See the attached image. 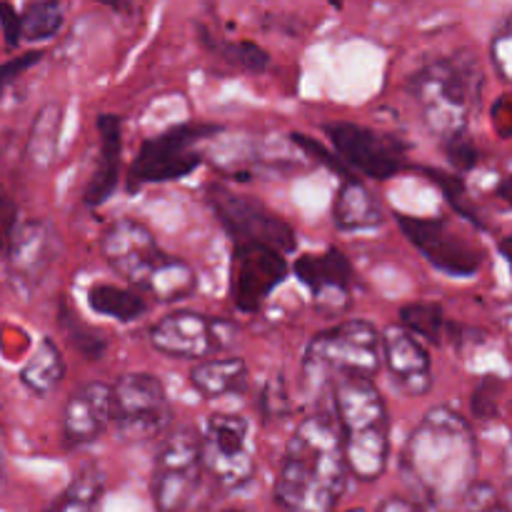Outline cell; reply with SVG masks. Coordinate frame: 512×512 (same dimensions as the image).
Masks as SVG:
<instances>
[{
    "mask_svg": "<svg viewBox=\"0 0 512 512\" xmlns=\"http://www.w3.org/2000/svg\"><path fill=\"white\" fill-rule=\"evenodd\" d=\"M100 253L120 278L160 303H178L198 288L193 268L163 253L153 233L138 220L123 218L110 225L100 240Z\"/></svg>",
    "mask_w": 512,
    "mask_h": 512,
    "instance_id": "3",
    "label": "cell"
},
{
    "mask_svg": "<svg viewBox=\"0 0 512 512\" xmlns=\"http://www.w3.org/2000/svg\"><path fill=\"white\" fill-rule=\"evenodd\" d=\"M105 480L95 465L80 470L58 500L45 512H100L103 503Z\"/></svg>",
    "mask_w": 512,
    "mask_h": 512,
    "instance_id": "24",
    "label": "cell"
},
{
    "mask_svg": "<svg viewBox=\"0 0 512 512\" xmlns=\"http://www.w3.org/2000/svg\"><path fill=\"white\" fill-rule=\"evenodd\" d=\"M338 428L350 473L373 483L388 468L390 423L383 395L370 378L343 375L333 385Z\"/></svg>",
    "mask_w": 512,
    "mask_h": 512,
    "instance_id": "4",
    "label": "cell"
},
{
    "mask_svg": "<svg viewBox=\"0 0 512 512\" xmlns=\"http://www.w3.org/2000/svg\"><path fill=\"white\" fill-rule=\"evenodd\" d=\"M113 423V388L105 383H85L63 408V435L68 445H88Z\"/></svg>",
    "mask_w": 512,
    "mask_h": 512,
    "instance_id": "18",
    "label": "cell"
},
{
    "mask_svg": "<svg viewBox=\"0 0 512 512\" xmlns=\"http://www.w3.org/2000/svg\"><path fill=\"white\" fill-rule=\"evenodd\" d=\"M223 512H238V510H223Z\"/></svg>",
    "mask_w": 512,
    "mask_h": 512,
    "instance_id": "47",
    "label": "cell"
},
{
    "mask_svg": "<svg viewBox=\"0 0 512 512\" xmlns=\"http://www.w3.org/2000/svg\"><path fill=\"white\" fill-rule=\"evenodd\" d=\"M403 468L435 508L460 503L478 473V443L468 420L443 405L430 410L405 445Z\"/></svg>",
    "mask_w": 512,
    "mask_h": 512,
    "instance_id": "1",
    "label": "cell"
},
{
    "mask_svg": "<svg viewBox=\"0 0 512 512\" xmlns=\"http://www.w3.org/2000/svg\"><path fill=\"white\" fill-rule=\"evenodd\" d=\"M203 468V438L193 428L173 430L155 455V512H183L188 508L198 490Z\"/></svg>",
    "mask_w": 512,
    "mask_h": 512,
    "instance_id": "7",
    "label": "cell"
},
{
    "mask_svg": "<svg viewBox=\"0 0 512 512\" xmlns=\"http://www.w3.org/2000/svg\"><path fill=\"white\" fill-rule=\"evenodd\" d=\"M295 275L313 290L315 298H325L328 293L345 295L348 285L353 283V265L345 253L330 248L325 255H303L295 263Z\"/></svg>",
    "mask_w": 512,
    "mask_h": 512,
    "instance_id": "20",
    "label": "cell"
},
{
    "mask_svg": "<svg viewBox=\"0 0 512 512\" xmlns=\"http://www.w3.org/2000/svg\"><path fill=\"white\" fill-rule=\"evenodd\" d=\"M240 328L230 320L208 318L193 310H178L150 328V345L168 358L203 360L238 343Z\"/></svg>",
    "mask_w": 512,
    "mask_h": 512,
    "instance_id": "9",
    "label": "cell"
},
{
    "mask_svg": "<svg viewBox=\"0 0 512 512\" xmlns=\"http://www.w3.org/2000/svg\"><path fill=\"white\" fill-rule=\"evenodd\" d=\"M333 218L340 230H363L373 228L383 220L378 200L358 178H343L338 195H335Z\"/></svg>",
    "mask_w": 512,
    "mask_h": 512,
    "instance_id": "21",
    "label": "cell"
},
{
    "mask_svg": "<svg viewBox=\"0 0 512 512\" xmlns=\"http://www.w3.org/2000/svg\"><path fill=\"white\" fill-rule=\"evenodd\" d=\"M495 193H498L500 200H505V203L512 205V175H508L505 180H500V185H498V190H495Z\"/></svg>",
    "mask_w": 512,
    "mask_h": 512,
    "instance_id": "41",
    "label": "cell"
},
{
    "mask_svg": "<svg viewBox=\"0 0 512 512\" xmlns=\"http://www.w3.org/2000/svg\"><path fill=\"white\" fill-rule=\"evenodd\" d=\"M505 505H508V510L512 512V485L508 488V495H505Z\"/></svg>",
    "mask_w": 512,
    "mask_h": 512,
    "instance_id": "44",
    "label": "cell"
},
{
    "mask_svg": "<svg viewBox=\"0 0 512 512\" xmlns=\"http://www.w3.org/2000/svg\"><path fill=\"white\" fill-rule=\"evenodd\" d=\"M500 253H503V258L508 260L510 268H512V235H508V238L500 240Z\"/></svg>",
    "mask_w": 512,
    "mask_h": 512,
    "instance_id": "42",
    "label": "cell"
},
{
    "mask_svg": "<svg viewBox=\"0 0 512 512\" xmlns=\"http://www.w3.org/2000/svg\"><path fill=\"white\" fill-rule=\"evenodd\" d=\"M383 358L395 385L410 398H423L433 390L430 355L408 328H388L383 333Z\"/></svg>",
    "mask_w": 512,
    "mask_h": 512,
    "instance_id": "17",
    "label": "cell"
},
{
    "mask_svg": "<svg viewBox=\"0 0 512 512\" xmlns=\"http://www.w3.org/2000/svg\"><path fill=\"white\" fill-rule=\"evenodd\" d=\"M218 130L215 125L188 123L175 125L145 140L128 170L130 190H135V185L140 188L150 183H170V180H180L193 173L203 163V155L195 150V143L210 138Z\"/></svg>",
    "mask_w": 512,
    "mask_h": 512,
    "instance_id": "8",
    "label": "cell"
},
{
    "mask_svg": "<svg viewBox=\"0 0 512 512\" xmlns=\"http://www.w3.org/2000/svg\"><path fill=\"white\" fill-rule=\"evenodd\" d=\"M465 512H510L490 483H473L463 498Z\"/></svg>",
    "mask_w": 512,
    "mask_h": 512,
    "instance_id": "32",
    "label": "cell"
},
{
    "mask_svg": "<svg viewBox=\"0 0 512 512\" xmlns=\"http://www.w3.org/2000/svg\"><path fill=\"white\" fill-rule=\"evenodd\" d=\"M60 325H63L65 333H68L70 343H73L75 348L85 355V358H100V355H103L105 340L100 338L98 333H93L88 325L80 323V320L75 318L68 308H65V303L60 305Z\"/></svg>",
    "mask_w": 512,
    "mask_h": 512,
    "instance_id": "29",
    "label": "cell"
},
{
    "mask_svg": "<svg viewBox=\"0 0 512 512\" xmlns=\"http://www.w3.org/2000/svg\"><path fill=\"white\" fill-rule=\"evenodd\" d=\"M400 323L418 338L438 345L443 340V310L433 303H413L400 310Z\"/></svg>",
    "mask_w": 512,
    "mask_h": 512,
    "instance_id": "28",
    "label": "cell"
},
{
    "mask_svg": "<svg viewBox=\"0 0 512 512\" xmlns=\"http://www.w3.org/2000/svg\"><path fill=\"white\" fill-rule=\"evenodd\" d=\"M325 133L330 135V143L338 150L340 160L353 165L368 178L388 180L403 168V145L395 138L375 133L365 125L345 123V120L328 123Z\"/></svg>",
    "mask_w": 512,
    "mask_h": 512,
    "instance_id": "15",
    "label": "cell"
},
{
    "mask_svg": "<svg viewBox=\"0 0 512 512\" xmlns=\"http://www.w3.org/2000/svg\"><path fill=\"white\" fill-rule=\"evenodd\" d=\"M98 3L108 5V8H113V10H125L130 5V0H98Z\"/></svg>",
    "mask_w": 512,
    "mask_h": 512,
    "instance_id": "43",
    "label": "cell"
},
{
    "mask_svg": "<svg viewBox=\"0 0 512 512\" xmlns=\"http://www.w3.org/2000/svg\"><path fill=\"white\" fill-rule=\"evenodd\" d=\"M503 390V383L495 378H485L483 383L478 385L473 395V413L478 415L480 420H493L498 418V395Z\"/></svg>",
    "mask_w": 512,
    "mask_h": 512,
    "instance_id": "33",
    "label": "cell"
},
{
    "mask_svg": "<svg viewBox=\"0 0 512 512\" xmlns=\"http://www.w3.org/2000/svg\"><path fill=\"white\" fill-rule=\"evenodd\" d=\"M190 383L203 398L215 400L230 393H240L248 383V368L243 358H218L195 365Z\"/></svg>",
    "mask_w": 512,
    "mask_h": 512,
    "instance_id": "22",
    "label": "cell"
},
{
    "mask_svg": "<svg viewBox=\"0 0 512 512\" xmlns=\"http://www.w3.org/2000/svg\"><path fill=\"white\" fill-rule=\"evenodd\" d=\"M348 473L340 428L328 415H310L290 435L275 500L285 512H335Z\"/></svg>",
    "mask_w": 512,
    "mask_h": 512,
    "instance_id": "2",
    "label": "cell"
},
{
    "mask_svg": "<svg viewBox=\"0 0 512 512\" xmlns=\"http://www.w3.org/2000/svg\"><path fill=\"white\" fill-rule=\"evenodd\" d=\"M43 60V50H28V53L18 55V58L8 60V63L0 65V93H3L8 85H13L20 75L25 73L28 68L38 65Z\"/></svg>",
    "mask_w": 512,
    "mask_h": 512,
    "instance_id": "36",
    "label": "cell"
},
{
    "mask_svg": "<svg viewBox=\"0 0 512 512\" xmlns=\"http://www.w3.org/2000/svg\"><path fill=\"white\" fill-rule=\"evenodd\" d=\"M208 203L215 210L220 223H223V228L238 243L273 245L283 253H293L295 245H298L295 230L290 228L288 220L265 208L260 200L238 195L235 190L225 188V185H210Z\"/></svg>",
    "mask_w": 512,
    "mask_h": 512,
    "instance_id": "11",
    "label": "cell"
},
{
    "mask_svg": "<svg viewBox=\"0 0 512 512\" xmlns=\"http://www.w3.org/2000/svg\"><path fill=\"white\" fill-rule=\"evenodd\" d=\"M65 378V360L63 353L58 350V345L50 338H43V343L38 345V350L33 353V358L23 365L20 370V383L25 390H30L38 398H48L55 390L60 388Z\"/></svg>",
    "mask_w": 512,
    "mask_h": 512,
    "instance_id": "23",
    "label": "cell"
},
{
    "mask_svg": "<svg viewBox=\"0 0 512 512\" xmlns=\"http://www.w3.org/2000/svg\"><path fill=\"white\" fill-rule=\"evenodd\" d=\"M3 470H5L3 468V455H0V478H3Z\"/></svg>",
    "mask_w": 512,
    "mask_h": 512,
    "instance_id": "45",
    "label": "cell"
},
{
    "mask_svg": "<svg viewBox=\"0 0 512 512\" xmlns=\"http://www.w3.org/2000/svg\"><path fill=\"white\" fill-rule=\"evenodd\" d=\"M100 133V168L85 188V205L98 208L113 195L120 173V153H123V135H120V118L113 113H103L95 120Z\"/></svg>",
    "mask_w": 512,
    "mask_h": 512,
    "instance_id": "19",
    "label": "cell"
},
{
    "mask_svg": "<svg viewBox=\"0 0 512 512\" xmlns=\"http://www.w3.org/2000/svg\"><path fill=\"white\" fill-rule=\"evenodd\" d=\"M345 512H365L363 508H353V510H345Z\"/></svg>",
    "mask_w": 512,
    "mask_h": 512,
    "instance_id": "46",
    "label": "cell"
},
{
    "mask_svg": "<svg viewBox=\"0 0 512 512\" xmlns=\"http://www.w3.org/2000/svg\"><path fill=\"white\" fill-rule=\"evenodd\" d=\"M0 30L8 48H18L23 40V13H18L8 0H0Z\"/></svg>",
    "mask_w": 512,
    "mask_h": 512,
    "instance_id": "37",
    "label": "cell"
},
{
    "mask_svg": "<svg viewBox=\"0 0 512 512\" xmlns=\"http://www.w3.org/2000/svg\"><path fill=\"white\" fill-rule=\"evenodd\" d=\"M203 465L225 490H240L253 480L255 458L250 425L243 415H210L203 435Z\"/></svg>",
    "mask_w": 512,
    "mask_h": 512,
    "instance_id": "12",
    "label": "cell"
},
{
    "mask_svg": "<svg viewBox=\"0 0 512 512\" xmlns=\"http://www.w3.org/2000/svg\"><path fill=\"white\" fill-rule=\"evenodd\" d=\"M383 365V333L368 320H345L315 335L305 353L310 380L358 375L373 380Z\"/></svg>",
    "mask_w": 512,
    "mask_h": 512,
    "instance_id": "6",
    "label": "cell"
},
{
    "mask_svg": "<svg viewBox=\"0 0 512 512\" xmlns=\"http://www.w3.org/2000/svg\"><path fill=\"white\" fill-rule=\"evenodd\" d=\"M378 512H425L420 505H415L413 500H405L393 495V498H385L383 503L378 505Z\"/></svg>",
    "mask_w": 512,
    "mask_h": 512,
    "instance_id": "40",
    "label": "cell"
},
{
    "mask_svg": "<svg viewBox=\"0 0 512 512\" xmlns=\"http://www.w3.org/2000/svg\"><path fill=\"white\" fill-rule=\"evenodd\" d=\"M405 238L425 255L430 265L455 278H470L483 265L480 248L460 238L443 220L413 218V215H395Z\"/></svg>",
    "mask_w": 512,
    "mask_h": 512,
    "instance_id": "14",
    "label": "cell"
},
{
    "mask_svg": "<svg viewBox=\"0 0 512 512\" xmlns=\"http://www.w3.org/2000/svg\"><path fill=\"white\" fill-rule=\"evenodd\" d=\"M58 250V233L48 220H28V223L18 225L8 255H5L10 278L23 288H33L55 263Z\"/></svg>",
    "mask_w": 512,
    "mask_h": 512,
    "instance_id": "16",
    "label": "cell"
},
{
    "mask_svg": "<svg viewBox=\"0 0 512 512\" xmlns=\"http://www.w3.org/2000/svg\"><path fill=\"white\" fill-rule=\"evenodd\" d=\"M173 420L165 388L155 375L128 373L113 385V425L128 443L158 438Z\"/></svg>",
    "mask_w": 512,
    "mask_h": 512,
    "instance_id": "10",
    "label": "cell"
},
{
    "mask_svg": "<svg viewBox=\"0 0 512 512\" xmlns=\"http://www.w3.org/2000/svg\"><path fill=\"white\" fill-rule=\"evenodd\" d=\"M88 305L98 315L113 318L118 323H133V320H138L148 310L143 295L130 293V290L108 283H98L88 290Z\"/></svg>",
    "mask_w": 512,
    "mask_h": 512,
    "instance_id": "25",
    "label": "cell"
},
{
    "mask_svg": "<svg viewBox=\"0 0 512 512\" xmlns=\"http://www.w3.org/2000/svg\"><path fill=\"white\" fill-rule=\"evenodd\" d=\"M288 275L283 250L263 243H238L230 260V298L243 313H255Z\"/></svg>",
    "mask_w": 512,
    "mask_h": 512,
    "instance_id": "13",
    "label": "cell"
},
{
    "mask_svg": "<svg viewBox=\"0 0 512 512\" xmlns=\"http://www.w3.org/2000/svg\"><path fill=\"white\" fill-rule=\"evenodd\" d=\"M480 90L483 73L470 53L433 60L410 80L425 128L443 143L465 133L470 113L480 103Z\"/></svg>",
    "mask_w": 512,
    "mask_h": 512,
    "instance_id": "5",
    "label": "cell"
},
{
    "mask_svg": "<svg viewBox=\"0 0 512 512\" xmlns=\"http://www.w3.org/2000/svg\"><path fill=\"white\" fill-rule=\"evenodd\" d=\"M490 58H493L495 70L505 83L512 85V13L508 15L500 30L495 33L493 43H490Z\"/></svg>",
    "mask_w": 512,
    "mask_h": 512,
    "instance_id": "31",
    "label": "cell"
},
{
    "mask_svg": "<svg viewBox=\"0 0 512 512\" xmlns=\"http://www.w3.org/2000/svg\"><path fill=\"white\" fill-rule=\"evenodd\" d=\"M65 23V8L60 0H33L23 10V40L43 43L55 38Z\"/></svg>",
    "mask_w": 512,
    "mask_h": 512,
    "instance_id": "27",
    "label": "cell"
},
{
    "mask_svg": "<svg viewBox=\"0 0 512 512\" xmlns=\"http://www.w3.org/2000/svg\"><path fill=\"white\" fill-rule=\"evenodd\" d=\"M220 55L225 60H230L238 68L250 70V73H263L270 65L268 50H263L260 45L250 43V40H238V43H220L218 45Z\"/></svg>",
    "mask_w": 512,
    "mask_h": 512,
    "instance_id": "30",
    "label": "cell"
},
{
    "mask_svg": "<svg viewBox=\"0 0 512 512\" xmlns=\"http://www.w3.org/2000/svg\"><path fill=\"white\" fill-rule=\"evenodd\" d=\"M60 123H63V110L55 103L45 105L38 118H35L33 133H30L28 140V158L40 168L53 163L55 153H58Z\"/></svg>",
    "mask_w": 512,
    "mask_h": 512,
    "instance_id": "26",
    "label": "cell"
},
{
    "mask_svg": "<svg viewBox=\"0 0 512 512\" xmlns=\"http://www.w3.org/2000/svg\"><path fill=\"white\" fill-rule=\"evenodd\" d=\"M290 138H293V143H295V145H303V148L308 150V153L313 155V158L323 160V163H325V165H330V168L340 170V173H343V178H348V170L343 168V163H340V158H330V155L325 153L323 145H318V143H315V140L305 138L303 133H293V135H290Z\"/></svg>",
    "mask_w": 512,
    "mask_h": 512,
    "instance_id": "39",
    "label": "cell"
},
{
    "mask_svg": "<svg viewBox=\"0 0 512 512\" xmlns=\"http://www.w3.org/2000/svg\"><path fill=\"white\" fill-rule=\"evenodd\" d=\"M510 408H512V403H510Z\"/></svg>",
    "mask_w": 512,
    "mask_h": 512,
    "instance_id": "48",
    "label": "cell"
},
{
    "mask_svg": "<svg viewBox=\"0 0 512 512\" xmlns=\"http://www.w3.org/2000/svg\"><path fill=\"white\" fill-rule=\"evenodd\" d=\"M445 150H448V160L458 170L475 168V163H478V158H480L478 148L470 143L468 135H465V133L455 135V138H450V140H445Z\"/></svg>",
    "mask_w": 512,
    "mask_h": 512,
    "instance_id": "35",
    "label": "cell"
},
{
    "mask_svg": "<svg viewBox=\"0 0 512 512\" xmlns=\"http://www.w3.org/2000/svg\"><path fill=\"white\" fill-rule=\"evenodd\" d=\"M15 230H18V205L10 198L8 190L0 185V260H5V255H8Z\"/></svg>",
    "mask_w": 512,
    "mask_h": 512,
    "instance_id": "34",
    "label": "cell"
},
{
    "mask_svg": "<svg viewBox=\"0 0 512 512\" xmlns=\"http://www.w3.org/2000/svg\"><path fill=\"white\" fill-rule=\"evenodd\" d=\"M493 128L500 138H512V93L493 103Z\"/></svg>",
    "mask_w": 512,
    "mask_h": 512,
    "instance_id": "38",
    "label": "cell"
}]
</instances>
